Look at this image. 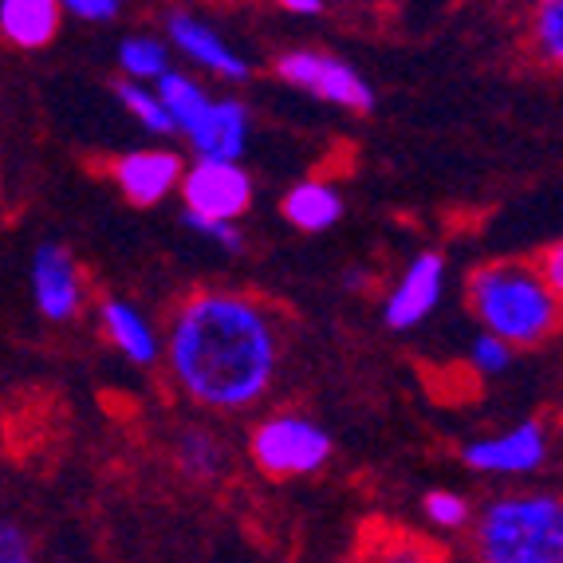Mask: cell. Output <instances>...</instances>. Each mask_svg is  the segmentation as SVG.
I'll use <instances>...</instances> for the list:
<instances>
[{"mask_svg": "<svg viewBox=\"0 0 563 563\" xmlns=\"http://www.w3.org/2000/svg\"><path fill=\"white\" fill-rule=\"evenodd\" d=\"M280 343L268 311L233 291H201L169 328V371L198 406L244 410L273 386Z\"/></svg>", "mask_w": 563, "mask_h": 563, "instance_id": "1", "label": "cell"}, {"mask_svg": "<svg viewBox=\"0 0 563 563\" xmlns=\"http://www.w3.org/2000/svg\"><path fill=\"white\" fill-rule=\"evenodd\" d=\"M470 300L488 328L485 335L508 347H540L560 328V296L540 280L536 264H485L470 280Z\"/></svg>", "mask_w": 563, "mask_h": 563, "instance_id": "2", "label": "cell"}, {"mask_svg": "<svg viewBox=\"0 0 563 563\" xmlns=\"http://www.w3.org/2000/svg\"><path fill=\"white\" fill-rule=\"evenodd\" d=\"M481 563H563V505L552 493L505 497L481 512Z\"/></svg>", "mask_w": 563, "mask_h": 563, "instance_id": "3", "label": "cell"}, {"mask_svg": "<svg viewBox=\"0 0 563 563\" xmlns=\"http://www.w3.org/2000/svg\"><path fill=\"white\" fill-rule=\"evenodd\" d=\"M331 457V433L300 413H276L256 426L253 461L273 477H303Z\"/></svg>", "mask_w": 563, "mask_h": 563, "instance_id": "4", "label": "cell"}, {"mask_svg": "<svg viewBox=\"0 0 563 563\" xmlns=\"http://www.w3.org/2000/svg\"><path fill=\"white\" fill-rule=\"evenodd\" d=\"M276 76L284 84L300 87V91H311L316 99L351 107V111H371L375 107V91L366 87V79L351 64H343L339 56H328V52H284L276 59Z\"/></svg>", "mask_w": 563, "mask_h": 563, "instance_id": "5", "label": "cell"}, {"mask_svg": "<svg viewBox=\"0 0 563 563\" xmlns=\"http://www.w3.org/2000/svg\"><path fill=\"white\" fill-rule=\"evenodd\" d=\"M181 194H186L189 217L233 225L253 201V181L236 162H198L181 174Z\"/></svg>", "mask_w": 563, "mask_h": 563, "instance_id": "6", "label": "cell"}, {"mask_svg": "<svg viewBox=\"0 0 563 563\" xmlns=\"http://www.w3.org/2000/svg\"><path fill=\"white\" fill-rule=\"evenodd\" d=\"M32 300H36L40 316H47V320L56 323L79 316L84 276H79L76 256L67 253L64 244L47 241L32 253Z\"/></svg>", "mask_w": 563, "mask_h": 563, "instance_id": "7", "label": "cell"}, {"mask_svg": "<svg viewBox=\"0 0 563 563\" xmlns=\"http://www.w3.org/2000/svg\"><path fill=\"white\" fill-rule=\"evenodd\" d=\"M461 457H465L470 470H481V473H532V470H540L548 457L544 422L528 418V422L505 430L500 438L465 445Z\"/></svg>", "mask_w": 563, "mask_h": 563, "instance_id": "8", "label": "cell"}, {"mask_svg": "<svg viewBox=\"0 0 563 563\" xmlns=\"http://www.w3.org/2000/svg\"><path fill=\"white\" fill-rule=\"evenodd\" d=\"M186 139L198 151V162H236L249 142V111L236 99H209Z\"/></svg>", "mask_w": 563, "mask_h": 563, "instance_id": "9", "label": "cell"}, {"mask_svg": "<svg viewBox=\"0 0 563 563\" xmlns=\"http://www.w3.org/2000/svg\"><path fill=\"white\" fill-rule=\"evenodd\" d=\"M442 276H445V264L438 253H422L418 261H410L395 296L386 300V323L395 331L418 328L438 308V300H442Z\"/></svg>", "mask_w": 563, "mask_h": 563, "instance_id": "10", "label": "cell"}, {"mask_svg": "<svg viewBox=\"0 0 563 563\" xmlns=\"http://www.w3.org/2000/svg\"><path fill=\"white\" fill-rule=\"evenodd\" d=\"M114 181L134 206H158L181 181V158L174 151H139L114 162Z\"/></svg>", "mask_w": 563, "mask_h": 563, "instance_id": "11", "label": "cell"}, {"mask_svg": "<svg viewBox=\"0 0 563 563\" xmlns=\"http://www.w3.org/2000/svg\"><path fill=\"white\" fill-rule=\"evenodd\" d=\"M169 40H174L194 64L209 67V71H217V76L249 79V59L236 56L233 47L217 36L206 20L189 16V12H174V16H169Z\"/></svg>", "mask_w": 563, "mask_h": 563, "instance_id": "12", "label": "cell"}, {"mask_svg": "<svg viewBox=\"0 0 563 563\" xmlns=\"http://www.w3.org/2000/svg\"><path fill=\"white\" fill-rule=\"evenodd\" d=\"M56 0H4L0 4V32L16 47H44L59 29Z\"/></svg>", "mask_w": 563, "mask_h": 563, "instance_id": "13", "label": "cell"}, {"mask_svg": "<svg viewBox=\"0 0 563 563\" xmlns=\"http://www.w3.org/2000/svg\"><path fill=\"white\" fill-rule=\"evenodd\" d=\"M284 217L296 229H303V233H323V229H331L343 217V198L328 181H300L284 198Z\"/></svg>", "mask_w": 563, "mask_h": 563, "instance_id": "14", "label": "cell"}, {"mask_svg": "<svg viewBox=\"0 0 563 563\" xmlns=\"http://www.w3.org/2000/svg\"><path fill=\"white\" fill-rule=\"evenodd\" d=\"M103 323L114 343H119V351L131 358V363L151 366L154 358H158V335H154V328L146 323V316H142L139 308H131V303H122V300H107Z\"/></svg>", "mask_w": 563, "mask_h": 563, "instance_id": "15", "label": "cell"}, {"mask_svg": "<svg viewBox=\"0 0 563 563\" xmlns=\"http://www.w3.org/2000/svg\"><path fill=\"white\" fill-rule=\"evenodd\" d=\"M174 465L189 481H217L225 470V445L209 430H181L174 442Z\"/></svg>", "mask_w": 563, "mask_h": 563, "instance_id": "16", "label": "cell"}, {"mask_svg": "<svg viewBox=\"0 0 563 563\" xmlns=\"http://www.w3.org/2000/svg\"><path fill=\"white\" fill-rule=\"evenodd\" d=\"M154 99L162 103L166 119L174 122V131H181V134H186L189 126L201 119V111L209 107L206 87H198L189 76H181V71H166V76L158 79V87H154Z\"/></svg>", "mask_w": 563, "mask_h": 563, "instance_id": "17", "label": "cell"}, {"mask_svg": "<svg viewBox=\"0 0 563 563\" xmlns=\"http://www.w3.org/2000/svg\"><path fill=\"white\" fill-rule=\"evenodd\" d=\"M166 44L154 36H126L119 44V64L126 71V84H142V79H154L158 84L169 71L166 64Z\"/></svg>", "mask_w": 563, "mask_h": 563, "instance_id": "18", "label": "cell"}, {"mask_svg": "<svg viewBox=\"0 0 563 563\" xmlns=\"http://www.w3.org/2000/svg\"><path fill=\"white\" fill-rule=\"evenodd\" d=\"M114 95H119V103L126 107V111H131L151 134H174V122L166 119V111H162V103L154 99L151 87L119 79V84H114Z\"/></svg>", "mask_w": 563, "mask_h": 563, "instance_id": "19", "label": "cell"}, {"mask_svg": "<svg viewBox=\"0 0 563 563\" xmlns=\"http://www.w3.org/2000/svg\"><path fill=\"white\" fill-rule=\"evenodd\" d=\"M532 32H536V47H540L552 64H560L563 59V4L560 0H548V4L536 9Z\"/></svg>", "mask_w": 563, "mask_h": 563, "instance_id": "20", "label": "cell"}, {"mask_svg": "<svg viewBox=\"0 0 563 563\" xmlns=\"http://www.w3.org/2000/svg\"><path fill=\"white\" fill-rule=\"evenodd\" d=\"M426 517L438 528H461L470 520V505H465V497H457V493L433 488L430 497H426Z\"/></svg>", "mask_w": 563, "mask_h": 563, "instance_id": "21", "label": "cell"}, {"mask_svg": "<svg viewBox=\"0 0 563 563\" xmlns=\"http://www.w3.org/2000/svg\"><path fill=\"white\" fill-rule=\"evenodd\" d=\"M470 358L481 375H500V371H508V363H512V347L493 335H481L477 343H473Z\"/></svg>", "mask_w": 563, "mask_h": 563, "instance_id": "22", "label": "cell"}, {"mask_svg": "<svg viewBox=\"0 0 563 563\" xmlns=\"http://www.w3.org/2000/svg\"><path fill=\"white\" fill-rule=\"evenodd\" d=\"M0 563H36L32 560V540L16 520L0 517Z\"/></svg>", "mask_w": 563, "mask_h": 563, "instance_id": "23", "label": "cell"}, {"mask_svg": "<svg viewBox=\"0 0 563 563\" xmlns=\"http://www.w3.org/2000/svg\"><path fill=\"white\" fill-rule=\"evenodd\" d=\"M186 225H189V229H198V233H206L209 241H217L221 249H233V253L244 244L241 229L229 225V221H201V217H189V213H186Z\"/></svg>", "mask_w": 563, "mask_h": 563, "instance_id": "24", "label": "cell"}, {"mask_svg": "<svg viewBox=\"0 0 563 563\" xmlns=\"http://www.w3.org/2000/svg\"><path fill=\"white\" fill-rule=\"evenodd\" d=\"M59 12H67V16H76V20H111L122 12L119 0H67V4H59Z\"/></svg>", "mask_w": 563, "mask_h": 563, "instance_id": "25", "label": "cell"}, {"mask_svg": "<svg viewBox=\"0 0 563 563\" xmlns=\"http://www.w3.org/2000/svg\"><path fill=\"white\" fill-rule=\"evenodd\" d=\"M536 273H540V280H544L548 288L560 296V288H563V249H560V244H552V249H548L544 261L536 264Z\"/></svg>", "mask_w": 563, "mask_h": 563, "instance_id": "26", "label": "cell"}, {"mask_svg": "<svg viewBox=\"0 0 563 563\" xmlns=\"http://www.w3.org/2000/svg\"><path fill=\"white\" fill-rule=\"evenodd\" d=\"M375 563H433L430 555H426V548L418 544H402V548H390V552H383Z\"/></svg>", "mask_w": 563, "mask_h": 563, "instance_id": "27", "label": "cell"}, {"mask_svg": "<svg viewBox=\"0 0 563 563\" xmlns=\"http://www.w3.org/2000/svg\"><path fill=\"white\" fill-rule=\"evenodd\" d=\"M284 9L288 12H320L323 4L320 0H284Z\"/></svg>", "mask_w": 563, "mask_h": 563, "instance_id": "28", "label": "cell"}]
</instances>
